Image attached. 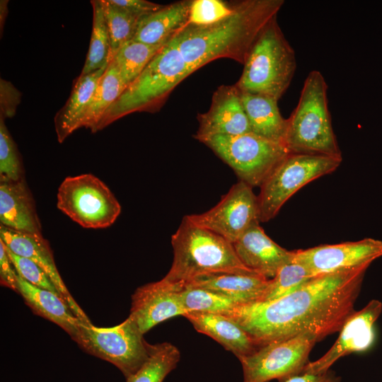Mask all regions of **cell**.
I'll list each match as a JSON object with an SVG mask.
<instances>
[{
    "label": "cell",
    "mask_w": 382,
    "mask_h": 382,
    "mask_svg": "<svg viewBox=\"0 0 382 382\" xmlns=\"http://www.w3.org/2000/svg\"><path fill=\"white\" fill-rule=\"evenodd\" d=\"M369 267L316 275L285 296L241 304L224 315L245 330L257 347L303 334L319 341L339 332L355 311Z\"/></svg>",
    "instance_id": "6da1fadb"
},
{
    "label": "cell",
    "mask_w": 382,
    "mask_h": 382,
    "mask_svg": "<svg viewBox=\"0 0 382 382\" xmlns=\"http://www.w3.org/2000/svg\"><path fill=\"white\" fill-rule=\"evenodd\" d=\"M283 0H245L233 4L228 16L210 25L187 23L174 35L192 71L220 58L244 64L264 28L277 17Z\"/></svg>",
    "instance_id": "7a4b0ae2"
},
{
    "label": "cell",
    "mask_w": 382,
    "mask_h": 382,
    "mask_svg": "<svg viewBox=\"0 0 382 382\" xmlns=\"http://www.w3.org/2000/svg\"><path fill=\"white\" fill-rule=\"evenodd\" d=\"M171 244L173 263L163 279L173 284L184 287L194 279L209 274H257L241 262L231 243L197 225L187 216L172 236Z\"/></svg>",
    "instance_id": "3957f363"
},
{
    "label": "cell",
    "mask_w": 382,
    "mask_h": 382,
    "mask_svg": "<svg viewBox=\"0 0 382 382\" xmlns=\"http://www.w3.org/2000/svg\"><path fill=\"white\" fill-rule=\"evenodd\" d=\"M327 93L328 84L322 73L310 71L297 105L286 119L284 145L290 153L342 157L332 125Z\"/></svg>",
    "instance_id": "277c9868"
},
{
    "label": "cell",
    "mask_w": 382,
    "mask_h": 382,
    "mask_svg": "<svg viewBox=\"0 0 382 382\" xmlns=\"http://www.w3.org/2000/svg\"><path fill=\"white\" fill-rule=\"evenodd\" d=\"M192 72L173 35L106 111L98 130L129 114L156 110L173 88Z\"/></svg>",
    "instance_id": "5b68a950"
},
{
    "label": "cell",
    "mask_w": 382,
    "mask_h": 382,
    "mask_svg": "<svg viewBox=\"0 0 382 382\" xmlns=\"http://www.w3.org/2000/svg\"><path fill=\"white\" fill-rule=\"evenodd\" d=\"M243 65V73L235 84L241 92L279 100L288 89L296 68V56L277 17L258 36Z\"/></svg>",
    "instance_id": "8992f818"
},
{
    "label": "cell",
    "mask_w": 382,
    "mask_h": 382,
    "mask_svg": "<svg viewBox=\"0 0 382 382\" xmlns=\"http://www.w3.org/2000/svg\"><path fill=\"white\" fill-rule=\"evenodd\" d=\"M229 166L252 187H260L290 154L282 143L252 132L238 135H213L199 139Z\"/></svg>",
    "instance_id": "52a82bcc"
},
{
    "label": "cell",
    "mask_w": 382,
    "mask_h": 382,
    "mask_svg": "<svg viewBox=\"0 0 382 382\" xmlns=\"http://www.w3.org/2000/svg\"><path fill=\"white\" fill-rule=\"evenodd\" d=\"M342 157L290 153L260 186V221L273 219L286 202L308 183L334 172Z\"/></svg>",
    "instance_id": "ba28073f"
},
{
    "label": "cell",
    "mask_w": 382,
    "mask_h": 382,
    "mask_svg": "<svg viewBox=\"0 0 382 382\" xmlns=\"http://www.w3.org/2000/svg\"><path fill=\"white\" fill-rule=\"evenodd\" d=\"M129 318L110 328L81 323L73 339L86 352L104 359L118 368L128 378L135 374L150 357L153 345Z\"/></svg>",
    "instance_id": "9c48e42d"
},
{
    "label": "cell",
    "mask_w": 382,
    "mask_h": 382,
    "mask_svg": "<svg viewBox=\"0 0 382 382\" xmlns=\"http://www.w3.org/2000/svg\"><path fill=\"white\" fill-rule=\"evenodd\" d=\"M57 197V208L85 228L109 227L121 212V205L112 191L91 173L64 178Z\"/></svg>",
    "instance_id": "30bf717a"
},
{
    "label": "cell",
    "mask_w": 382,
    "mask_h": 382,
    "mask_svg": "<svg viewBox=\"0 0 382 382\" xmlns=\"http://www.w3.org/2000/svg\"><path fill=\"white\" fill-rule=\"evenodd\" d=\"M317 342L314 336L300 335L270 342L249 355L238 358L243 382H268L274 379L283 382L301 374Z\"/></svg>",
    "instance_id": "8fae6325"
},
{
    "label": "cell",
    "mask_w": 382,
    "mask_h": 382,
    "mask_svg": "<svg viewBox=\"0 0 382 382\" xmlns=\"http://www.w3.org/2000/svg\"><path fill=\"white\" fill-rule=\"evenodd\" d=\"M253 188L239 180L212 209L187 216L197 225L233 244L253 225L260 222L258 198Z\"/></svg>",
    "instance_id": "7c38bea8"
},
{
    "label": "cell",
    "mask_w": 382,
    "mask_h": 382,
    "mask_svg": "<svg viewBox=\"0 0 382 382\" xmlns=\"http://www.w3.org/2000/svg\"><path fill=\"white\" fill-rule=\"evenodd\" d=\"M382 257V241L366 238L293 251L292 261L304 266L312 277L370 265Z\"/></svg>",
    "instance_id": "4fadbf2b"
},
{
    "label": "cell",
    "mask_w": 382,
    "mask_h": 382,
    "mask_svg": "<svg viewBox=\"0 0 382 382\" xmlns=\"http://www.w3.org/2000/svg\"><path fill=\"white\" fill-rule=\"evenodd\" d=\"M381 312L382 303L376 299L354 311L339 331V337L330 349L317 360L309 361L302 373L324 374L341 357L368 349L374 341V326Z\"/></svg>",
    "instance_id": "5bb4252c"
},
{
    "label": "cell",
    "mask_w": 382,
    "mask_h": 382,
    "mask_svg": "<svg viewBox=\"0 0 382 382\" xmlns=\"http://www.w3.org/2000/svg\"><path fill=\"white\" fill-rule=\"evenodd\" d=\"M181 287L165 281L148 283L136 289L132 296L128 316L144 335L158 323L187 314L180 297Z\"/></svg>",
    "instance_id": "9a60e30c"
},
{
    "label": "cell",
    "mask_w": 382,
    "mask_h": 382,
    "mask_svg": "<svg viewBox=\"0 0 382 382\" xmlns=\"http://www.w3.org/2000/svg\"><path fill=\"white\" fill-rule=\"evenodd\" d=\"M199 139L213 135L250 133V123L243 106L241 92L233 86H221L214 93L209 110L197 116Z\"/></svg>",
    "instance_id": "2e32d148"
},
{
    "label": "cell",
    "mask_w": 382,
    "mask_h": 382,
    "mask_svg": "<svg viewBox=\"0 0 382 382\" xmlns=\"http://www.w3.org/2000/svg\"><path fill=\"white\" fill-rule=\"evenodd\" d=\"M0 239L13 253L39 265L56 286L71 311L82 323H91L66 288L57 268L49 242L43 236L17 231L0 225Z\"/></svg>",
    "instance_id": "e0dca14e"
},
{
    "label": "cell",
    "mask_w": 382,
    "mask_h": 382,
    "mask_svg": "<svg viewBox=\"0 0 382 382\" xmlns=\"http://www.w3.org/2000/svg\"><path fill=\"white\" fill-rule=\"evenodd\" d=\"M233 245L238 257L246 267L269 279L293 260V251L284 249L272 240L260 223L249 228Z\"/></svg>",
    "instance_id": "ac0fdd59"
},
{
    "label": "cell",
    "mask_w": 382,
    "mask_h": 382,
    "mask_svg": "<svg viewBox=\"0 0 382 382\" xmlns=\"http://www.w3.org/2000/svg\"><path fill=\"white\" fill-rule=\"evenodd\" d=\"M0 225L43 236L35 201L25 180L0 182Z\"/></svg>",
    "instance_id": "d6986e66"
},
{
    "label": "cell",
    "mask_w": 382,
    "mask_h": 382,
    "mask_svg": "<svg viewBox=\"0 0 382 382\" xmlns=\"http://www.w3.org/2000/svg\"><path fill=\"white\" fill-rule=\"evenodd\" d=\"M270 282L257 274L215 273L198 277L187 284L211 290L245 304L263 301Z\"/></svg>",
    "instance_id": "ffe728a7"
},
{
    "label": "cell",
    "mask_w": 382,
    "mask_h": 382,
    "mask_svg": "<svg viewBox=\"0 0 382 382\" xmlns=\"http://www.w3.org/2000/svg\"><path fill=\"white\" fill-rule=\"evenodd\" d=\"M184 317L197 331L213 338L238 359L253 353L258 348L246 331L225 315L194 312Z\"/></svg>",
    "instance_id": "44dd1931"
},
{
    "label": "cell",
    "mask_w": 382,
    "mask_h": 382,
    "mask_svg": "<svg viewBox=\"0 0 382 382\" xmlns=\"http://www.w3.org/2000/svg\"><path fill=\"white\" fill-rule=\"evenodd\" d=\"M17 293L36 314L57 324L73 340L82 323L71 311L66 301L59 295L38 288L17 276Z\"/></svg>",
    "instance_id": "7402d4cb"
},
{
    "label": "cell",
    "mask_w": 382,
    "mask_h": 382,
    "mask_svg": "<svg viewBox=\"0 0 382 382\" xmlns=\"http://www.w3.org/2000/svg\"><path fill=\"white\" fill-rule=\"evenodd\" d=\"M190 4L191 1H179L142 16L133 40L149 45L166 43L187 23Z\"/></svg>",
    "instance_id": "603a6c76"
},
{
    "label": "cell",
    "mask_w": 382,
    "mask_h": 382,
    "mask_svg": "<svg viewBox=\"0 0 382 382\" xmlns=\"http://www.w3.org/2000/svg\"><path fill=\"white\" fill-rule=\"evenodd\" d=\"M108 64L89 74H80L74 82L69 99L54 117V127L59 142H63L80 128L81 122Z\"/></svg>",
    "instance_id": "cb8c5ba5"
},
{
    "label": "cell",
    "mask_w": 382,
    "mask_h": 382,
    "mask_svg": "<svg viewBox=\"0 0 382 382\" xmlns=\"http://www.w3.org/2000/svg\"><path fill=\"white\" fill-rule=\"evenodd\" d=\"M241 97L252 133L284 144L287 120L279 112L278 100L263 95L242 92Z\"/></svg>",
    "instance_id": "d4e9b609"
},
{
    "label": "cell",
    "mask_w": 382,
    "mask_h": 382,
    "mask_svg": "<svg viewBox=\"0 0 382 382\" xmlns=\"http://www.w3.org/2000/svg\"><path fill=\"white\" fill-rule=\"evenodd\" d=\"M126 88L117 66L113 61H110L98 82L80 128L89 129L93 133L99 131V125L105 113Z\"/></svg>",
    "instance_id": "484cf974"
},
{
    "label": "cell",
    "mask_w": 382,
    "mask_h": 382,
    "mask_svg": "<svg viewBox=\"0 0 382 382\" xmlns=\"http://www.w3.org/2000/svg\"><path fill=\"white\" fill-rule=\"evenodd\" d=\"M164 44L149 45L132 39L122 45L111 61L127 87L139 76Z\"/></svg>",
    "instance_id": "4316f807"
},
{
    "label": "cell",
    "mask_w": 382,
    "mask_h": 382,
    "mask_svg": "<svg viewBox=\"0 0 382 382\" xmlns=\"http://www.w3.org/2000/svg\"><path fill=\"white\" fill-rule=\"evenodd\" d=\"M93 27L90 45L81 75L107 66L110 58V40L104 16L103 0L91 1Z\"/></svg>",
    "instance_id": "83f0119b"
},
{
    "label": "cell",
    "mask_w": 382,
    "mask_h": 382,
    "mask_svg": "<svg viewBox=\"0 0 382 382\" xmlns=\"http://www.w3.org/2000/svg\"><path fill=\"white\" fill-rule=\"evenodd\" d=\"M180 359L179 349L169 342L153 345L148 360L127 382H163L177 366Z\"/></svg>",
    "instance_id": "f1b7e54d"
},
{
    "label": "cell",
    "mask_w": 382,
    "mask_h": 382,
    "mask_svg": "<svg viewBox=\"0 0 382 382\" xmlns=\"http://www.w3.org/2000/svg\"><path fill=\"white\" fill-rule=\"evenodd\" d=\"M180 297L187 313L196 312L224 315L241 305L226 296L188 284L180 290Z\"/></svg>",
    "instance_id": "f546056e"
},
{
    "label": "cell",
    "mask_w": 382,
    "mask_h": 382,
    "mask_svg": "<svg viewBox=\"0 0 382 382\" xmlns=\"http://www.w3.org/2000/svg\"><path fill=\"white\" fill-rule=\"evenodd\" d=\"M104 16L110 40V62L128 40L133 39L139 16L112 4L109 0H103Z\"/></svg>",
    "instance_id": "4dcf8cb0"
},
{
    "label": "cell",
    "mask_w": 382,
    "mask_h": 382,
    "mask_svg": "<svg viewBox=\"0 0 382 382\" xmlns=\"http://www.w3.org/2000/svg\"><path fill=\"white\" fill-rule=\"evenodd\" d=\"M311 277L304 266L292 261L282 267L274 277L270 279L267 293L262 301H271L285 296L296 291Z\"/></svg>",
    "instance_id": "1f68e13d"
},
{
    "label": "cell",
    "mask_w": 382,
    "mask_h": 382,
    "mask_svg": "<svg viewBox=\"0 0 382 382\" xmlns=\"http://www.w3.org/2000/svg\"><path fill=\"white\" fill-rule=\"evenodd\" d=\"M0 116V182L25 179L24 170L17 146Z\"/></svg>",
    "instance_id": "d6a6232c"
},
{
    "label": "cell",
    "mask_w": 382,
    "mask_h": 382,
    "mask_svg": "<svg viewBox=\"0 0 382 382\" xmlns=\"http://www.w3.org/2000/svg\"><path fill=\"white\" fill-rule=\"evenodd\" d=\"M233 12V4L229 6L220 0L191 1L187 23L207 25L215 23Z\"/></svg>",
    "instance_id": "836d02e7"
},
{
    "label": "cell",
    "mask_w": 382,
    "mask_h": 382,
    "mask_svg": "<svg viewBox=\"0 0 382 382\" xmlns=\"http://www.w3.org/2000/svg\"><path fill=\"white\" fill-rule=\"evenodd\" d=\"M5 248L18 275L35 286L50 291L62 297L46 272L39 265L28 258L13 253L6 245Z\"/></svg>",
    "instance_id": "e575fe53"
},
{
    "label": "cell",
    "mask_w": 382,
    "mask_h": 382,
    "mask_svg": "<svg viewBox=\"0 0 382 382\" xmlns=\"http://www.w3.org/2000/svg\"><path fill=\"white\" fill-rule=\"evenodd\" d=\"M0 93V116L13 117L21 102V93L10 82L1 79Z\"/></svg>",
    "instance_id": "d590c367"
},
{
    "label": "cell",
    "mask_w": 382,
    "mask_h": 382,
    "mask_svg": "<svg viewBox=\"0 0 382 382\" xmlns=\"http://www.w3.org/2000/svg\"><path fill=\"white\" fill-rule=\"evenodd\" d=\"M17 276L6 250L0 239V282L1 284L17 292Z\"/></svg>",
    "instance_id": "8d00e7d4"
},
{
    "label": "cell",
    "mask_w": 382,
    "mask_h": 382,
    "mask_svg": "<svg viewBox=\"0 0 382 382\" xmlns=\"http://www.w3.org/2000/svg\"><path fill=\"white\" fill-rule=\"evenodd\" d=\"M109 1L116 6L139 16L158 11L163 6L145 0H109Z\"/></svg>",
    "instance_id": "74e56055"
},
{
    "label": "cell",
    "mask_w": 382,
    "mask_h": 382,
    "mask_svg": "<svg viewBox=\"0 0 382 382\" xmlns=\"http://www.w3.org/2000/svg\"><path fill=\"white\" fill-rule=\"evenodd\" d=\"M340 378L330 370L324 374H313L302 373L291 377L283 382H340Z\"/></svg>",
    "instance_id": "f35d334b"
},
{
    "label": "cell",
    "mask_w": 382,
    "mask_h": 382,
    "mask_svg": "<svg viewBox=\"0 0 382 382\" xmlns=\"http://www.w3.org/2000/svg\"><path fill=\"white\" fill-rule=\"evenodd\" d=\"M8 1L6 0H1L0 1V30H1V35L4 30V22L6 21V18L8 13Z\"/></svg>",
    "instance_id": "ab89813d"
}]
</instances>
